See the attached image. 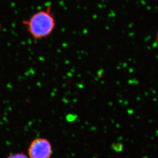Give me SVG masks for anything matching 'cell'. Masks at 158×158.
Segmentation results:
<instances>
[{"mask_svg": "<svg viewBox=\"0 0 158 158\" xmlns=\"http://www.w3.org/2000/svg\"><path fill=\"white\" fill-rule=\"evenodd\" d=\"M7 158H29L23 152L16 153L9 156Z\"/></svg>", "mask_w": 158, "mask_h": 158, "instance_id": "3957f363", "label": "cell"}, {"mask_svg": "<svg viewBox=\"0 0 158 158\" xmlns=\"http://www.w3.org/2000/svg\"><path fill=\"white\" fill-rule=\"evenodd\" d=\"M157 43H158V32H157Z\"/></svg>", "mask_w": 158, "mask_h": 158, "instance_id": "277c9868", "label": "cell"}, {"mask_svg": "<svg viewBox=\"0 0 158 158\" xmlns=\"http://www.w3.org/2000/svg\"><path fill=\"white\" fill-rule=\"evenodd\" d=\"M28 152L29 158H50L52 154V148L47 139L39 138L31 142Z\"/></svg>", "mask_w": 158, "mask_h": 158, "instance_id": "7a4b0ae2", "label": "cell"}, {"mask_svg": "<svg viewBox=\"0 0 158 158\" xmlns=\"http://www.w3.org/2000/svg\"><path fill=\"white\" fill-rule=\"evenodd\" d=\"M23 24L25 26L29 33L35 40L49 36L56 26L55 18L50 6L45 10L35 12L28 19L24 20Z\"/></svg>", "mask_w": 158, "mask_h": 158, "instance_id": "6da1fadb", "label": "cell"}]
</instances>
